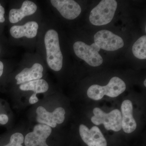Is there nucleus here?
<instances>
[{
  "label": "nucleus",
  "mask_w": 146,
  "mask_h": 146,
  "mask_svg": "<svg viewBox=\"0 0 146 146\" xmlns=\"http://www.w3.org/2000/svg\"><path fill=\"white\" fill-rule=\"evenodd\" d=\"M93 113L94 115L91 117V121L96 125L103 124L107 130L118 131L121 129V113L119 110L115 109L106 113L99 108H96Z\"/></svg>",
  "instance_id": "nucleus-4"
},
{
  "label": "nucleus",
  "mask_w": 146,
  "mask_h": 146,
  "mask_svg": "<svg viewBox=\"0 0 146 146\" xmlns=\"http://www.w3.org/2000/svg\"><path fill=\"white\" fill-rule=\"evenodd\" d=\"M36 94H34V93L31 96L29 100V102L30 104H33L38 102L39 100L36 97Z\"/></svg>",
  "instance_id": "nucleus-20"
},
{
  "label": "nucleus",
  "mask_w": 146,
  "mask_h": 146,
  "mask_svg": "<svg viewBox=\"0 0 146 146\" xmlns=\"http://www.w3.org/2000/svg\"><path fill=\"white\" fill-rule=\"evenodd\" d=\"M24 141V136L22 133L18 132L14 133L11 136L9 143L3 146H23L22 144Z\"/></svg>",
  "instance_id": "nucleus-17"
},
{
  "label": "nucleus",
  "mask_w": 146,
  "mask_h": 146,
  "mask_svg": "<svg viewBox=\"0 0 146 146\" xmlns=\"http://www.w3.org/2000/svg\"><path fill=\"white\" fill-rule=\"evenodd\" d=\"M146 80H145V81H144V85H145V86H146Z\"/></svg>",
  "instance_id": "nucleus-22"
},
{
  "label": "nucleus",
  "mask_w": 146,
  "mask_h": 146,
  "mask_svg": "<svg viewBox=\"0 0 146 146\" xmlns=\"http://www.w3.org/2000/svg\"><path fill=\"white\" fill-rule=\"evenodd\" d=\"M37 6L33 2L25 1L20 9H12L9 14V20L10 23H16L26 16L35 13L37 10Z\"/></svg>",
  "instance_id": "nucleus-12"
},
{
  "label": "nucleus",
  "mask_w": 146,
  "mask_h": 146,
  "mask_svg": "<svg viewBox=\"0 0 146 146\" xmlns=\"http://www.w3.org/2000/svg\"><path fill=\"white\" fill-rule=\"evenodd\" d=\"M44 42L47 64L53 70H60L63 67V56L57 32L52 29L48 30L45 35Z\"/></svg>",
  "instance_id": "nucleus-1"
},
{
  "label": "nucleus",
  "mask_w": 146,
  "mask_h": 146,
  "mask_svg": "<svg viewBox=\"0 0 146 146\" xmlns=\"http://www.w3.org/2000/svg\"><path fill=\"white\" fill-rule=\"evenodd\" d=\"M52 132L51 127L42 124L36 125L33 131L29 132L25 138L26 146H49L46 140Z\"/></svg>",
  "instance_id": "nucleus-8"
},
{
  "label": "nucleus",
  "mask_w": 146,
  "mask_h": 146,
  "mask_svg": "<svg viewBox=\"0 0 146 146\" xmlns=\"http://www.w3.org/2000/svg\"><path fill=\"white\" fill-rule=\"evenodd\" d=\"M5 13V8L0 3V23H4L5 21L4 16Z\"/></svg>",
  "instance_id": "nucleus-18"
},
{
  "label": "nucleus",
  "mask_w": 146,
  "mask_h": 146,
  "mask_svg": "<svg viewBox=\"0 0 146 146\" xmlns=\"http://www.w3.org/2000/svg\"><path fill=\"white\" fill-rule=\"evenodd\" d=\"M117 3L115 0H103L91 11L89 20L92 25L101 26L109 23L113 19Z\"/></svg>",
  "instance_id": "nucleus-3"
},
{
  "label": "nucleus",
  "mask_w": 146,
  "mask_h": 146,
  "mask_svg": "<svg viewBox=\"0 0 146 146\" xmlns=\"http://www.w3.org/2000/svg\"><path fill=\"white\" fill-rule=\"evenodd\" d=\"M19 88L22 91H33L36 94L46 92L49 89V85L45 80L40 79L22 84Z\"/></svg>",
  "instance_id": "nucleus-15"
},
{
  "label": "nucleus",
  "mask_w": 146,
  "mask_h": 146,
  "mask_svg": "<svg viewBox=\"0 0 146 146\" xmlns=\"http://www.w3.org/2000/svg\"><path fill=\"white\" fill-rule=\"evenodd\" d=\"M122 116V128L126 133H132L137 127V124L134 118L133 112V105L129 100H125L121 106Z\"/></svg>",
  "instance_id": "nucleus-11"
},
{
  "label": "nucleus",
  "mask_w": 146,
  "mask_h": 146,
  "mask_svg": "<svg viewBox=\"0 0 146 146\" xmlns=\"http://www.w3.org/2000/svg\"><path fill=\"white\" fill-rule=\"evenodd\" d=\"M126 89V85L122 80L113 77L106 86L94 84L89 87L87 92L88 97L95 100H101L104 96L111 98L117 97Z\"/></svg>",
  "instance_id": "nucleus-2"
},
{
  "label": "nucleus",
  "mask_w": 146,
  "mask_h": 146,
  "mask_svg": "<svg viewBox=\"0 0 146 146\" xmlns=\"http://www.w3.org/2000/svg\"><path fill=\"white\" fill-rule=\"evenodd\" d=\"M79 133L82 141L88 146H107L106 139L98 127L96 126L89 129L86 125L81 124Z\"/></svg>",
  "instance_id": "nucleus-9"
},
{
  "label": "nucleus",
  "mask_w": 146,
  "mask_h": 146,
  "mask_svg": "<svg viewBox=\"0 0 146 146\" xmlns=\"http://www.w3.org/2000/svg\"><path fill=\"white\" fill-rule=\"evenodd\" d=\"M44 68L39 63H35L31 68H25L15 77L17 84L40 79L43 77Z\"/></svg>",
  "instance_id": "nucleus-14"
},
{
  "label": "nucleus",
  "mask_w": 146,
  "mask_h": 146,
  "mask_svg": "<svg viewBox=\"0 0 146 146\" xmlns=\"http://www.w3.org/2000/svg\"><path fill=\"white\" fill-rule=\"evenodd\" d=\"M4 71V64L3 62L0 60V78L1 77Z\"/></svg>",
  "instance_id": "nucleus-21"
},
{
  "label": "nucleus",
  "mask_w": 146,
  "mask_h": 146,
  "mask_svg": "<svg viewBox=\"0 0 146 146\" xmlns=\"http://www.w3.org/2000/svg\"><path fill=\"white\" fill-rule=\"evenodd\" d=\"M1 47L0 45V55L1 54Z\"/></svg>",
  "instance_id": "nucleus-23"
},
{
  "label": "nucleus",
  "mask_w": 146,
  "mask_h": 146,
  "mask_svg": "<svg viewBox=\"0 0 146 146\" xmlns=\"http://www.w3.org/2000/svg\"><path fill=\"white\" fill-rule=\"evenodd\" d=\"M50 3L64 18L68 20L75 19L81 13V7L74 1L51 0Z\"/></svg>",
  "instance_id": "nucleus-10"
},
{
  "label": "nucleus",
  "mask_w": 146,
  "mask_h": 146,
  "mask_svg": "<svg viewBox=\"0 0 146 146\" xmlns=\"http://www.w3.org/2000/svg\"><path fill=\"white\" fill-rule=\"evenodd\" d=\"M9 118L5 114H0V124L5 125L8 122Z\"/></svg>",
  "instance_id": "nucleus-19"
},
{
  "label": "nucleus",
  "mask_w": 146,
  "mask_h": 146,
  "mask_svg": "<svg viewBox=\"0 0 146 146\" xmlns=\"http://www.w3.org/2000/svg\"><path fill=\"white\" fill-rule=\"evenodd\" d=\"M39 25L35 21H30L23 25H14L11 27V36L16 39L23 37L33 38L37 34Z\"/></svg>",
  "instance_id": "nucleus-13"
},
{
  "label": "nucleus",
  "mask_w": 146,
  "mask_h": 146,
  "mask_svg": "<svg viewBox=\"0 0 146 146\" xmlns=\"http://www.w3.org/2000/svg\"><path fill=\"white\" fill-rule=\"evenodd\" d=\"M73 48L78 57L91 66L97 67L103 63L102 58L99 53L100 49L95 43L89 46L78 41L74 44Z\"/></svg>",
  "instance_id": "nucleus-5"
},
{
  "label": "nucleus",
  "mask_w": 146,
  "mask_h": 146,
  "mask_svg": "<svg viewBox=\"0 0 146 146\" xmlns=\"http://www.w3.org/2000/svg\"><path fill=\"white\" fill-rule=\"evenodd\" d=\"M94 42L100 49L115 51L123 46L124 42L120 36L109 31H100L94 35Z\"/></svg>",
  "instance_id": "nucleus-6"
},
{
  "label": "nucleus",
  "mask_w": 146,
  "mask_h": 146,
  "mask_svg": "<svg viewBox=\"0 0 146 146\" xmlns=\"http://www.w3.org/2000/svg\"><path fill=\"white\" fill-rule=\"evenodd\" d=\"M146 36H141L133 44L132 51L135 57L140 59L146 58Z\"/></svg>",
  "instance_id": "nucleus-16"
},
{
  "label": "nucleus",
  "mask_w": 146,
  "mask_h": 146,
  "mask_svg": "<svg viewBox=\"0 0 146 146\" xmlns=\"http://www.w3.org/2000/svg\"><path fill=\"white\" fill-rule=\"evenodd\" d=\"M36 119L40 124L54 128L57 124H60L65 120V111L63 108L58 107L52 112H48L44 108L39 106L36 110Z\"/></svg>",
  "instance_id": "nucleus-7"
}]
</instances>
